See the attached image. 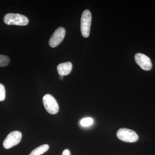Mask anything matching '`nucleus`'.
Returning a JSON list of instances; mask_svg holds the SVG:
<instances>
[{
    "instance_id": "nucleus-1",
    "label": "nucleus",
    "mask_w": 155,
    "mask_h": 155,
    "mask_svg": "<svg viewBox=\"0 0 155 155\" xmlns=\"http://www.w3.org/2000/svg\"><path fill=\"white\" fill-rule=\"evenodd\" d=\"M4 21L7 25L21 26L27 25L29 22L28 18L24 15L13 13L6 14L4 17Z\"/></svg>"
},
{
    "instance_id": "nucleus-2",
    "label": "nucleus",
    "mask_w": 155,
    "mask_h": 155,
    "mask_svg": "<svg viewBox=\"0 0 155 155\" xmlns=\"http://www.w3.org/2000/svg\"><path fill=\"white\" fill-rule=\"evenodd\" d=\"M91 19L90 11L88 10L84 11L81 19V31L84 37L87 38L89 36Z\"/></svg>"
},
{
    "instance_id": "nucleus-3",
    "label": "nucleus",
    "mask_w": 155,
    "mask_h": 155,
    "mask_svg": "<svg viewBox=\"0 0 155 155\" xmlns=\"http://www.w3.org/2000/svg\"><path fill=\"white\" fill-rule=\"evenodd\" d=\"M43 103L46 110L50 114H58L59 107L56 99L50 94L45 95L43 98Z\"/></svg>"
},
{
    "instance_id": "nucleus-4",
    "label": "nucleus",
    "mask_w": 155,
    "mask_h": 155,
    "mask_svg": "<svg viewBox=\"0 0 155 155\" xmlns=\"http://www.w3.org/2000/svg\"><path fill=\"white\" fill-rule=\"evenodd\" d=\"M118 138L126 142L133 143L137 141L138 136L135 131L127 128H120L117 132Z\"/></svg>"
},
{
    "instance_id": "nucleus-5",
    "label": "nucleus",
    "mask_w": 155,
    "mask_h": 155,
    "mask_svg": "<svg viewBox=\"0 0 155 155\" xmlns=\"http://www.w3.org/2000/svg\"><path fill=\"white\" fill-rule=\"evenodd\" d=\"M22 134L21 132L14 130L9 133L3 142V146L6 149H9L17 145L21 141Z\"/></svg>"
},
{
    "instance_id": "nucleus-6",
    "label": "nucleus",
    "mask_w": 155,
    "mask_h": 155,
    "mask_svg": "<svg viewBox=\"0 0 155 155\" xmlns=\"http://www.w3.org/2000/svg\"><path fill=\"white\" fill-rule=\"evenodd\" d=\"M66 30L64 27H61L55 31L49 41L50 46L55 48L60 44L65 38Z\"/></svg>"
},
{
    "instance_id": "nucleus-7",
    "label": "nucleus",
    "mask_w": 155,
    "mask_h": 155,
    "mask_svg": "<svg viewBox=\"0 0 155 155\" xmlns=\"http://www.w3.org/2000/svg\"><path fill=\"white\" fill-rule=\"evenodd\" d=\"M134 58L137 64L142 69L149 71L152 69V64L150 59L146 55L141 53H137L136 54Z\"/></svg>"
},
{
    "instance_id": "nucleus-8",
    "label": "nucleus",
    "mask_w": 155,
    "mask_h": 155,
    "mask_svg": "<svg viewBox=\"0 0 155 155\" xmlns=\"http://www.w3.org/2000/svg\"><path fill=\"white\" fill-rule=\"evenodd\" d=\"M72 64L70 62L61 63L57 67L59 75L64 76L69 75L72 71Z\"/></svg>"
},
{
    "instance_id": "nucleus-9",
    "label": "nucleus",
    "mask_w": 155,
    "mask_h": 155,
    "mask_svg": "<svg viewBox=\"0 0 155 155\" xmlns=\"http://www.w3.org/2000/svg\"><path fill=\"white\" fill-rule=\"evenodd\" d=\"M49 148V146L47 144L42 145L33 150L28 155H41L47 151Z\"/></svg>"
},
{
    "instance_id": "nucleus-10",
    "label": "nucleus",
    "mask_w": 155,
    "mask_h": 155,
    "mask_svg": "<svg viewBox=\"0 0 155 155\" xmlns=\"http://www.w3.org/2000/svg\"><path fill=\"white\" fill-rule=\"evenodd\" d=\"M10 59L8 56L0 54V67H4L8 65Z\"/></svg>"
},
{
    "instance_id": "nucleus-11",
    "label": "nucleus",
    "mask_w": 155,
    "mask_h": 155,
    "mask_svg": "<svg viewBox=\"0 0 155 155\" xmlns=\"http://www.w3.org/2000/svg\"><path fill=\"white\" fill-rule=\"evenodd\" d=\"M93 123V119L91 118H86L82 119L81 121V125L84 127L90 126Z\"/></svg>"
},
{
    "instance_id": "nucleus-12",
    "label": "nucleus",
    "mask_w": 155,
    "mask_h": 155,
    "mask_svg": "<svg viewBox=\"0 0 155 155\" xmlns=\"http://www.w3.org/2000/svg\"><path fill=\"white\" fill-rule=\"evenodd\" d=\"M6 92L5 86L0 83V101H3L5 98Z\"/></svg>"
},
{
    "instance_id": "nucleus-13",
    "label": "nucleus",
    "mask_w": 155,
    "mask_h": 155,
    "mask_svg": "<svg viewBox=\"0 0 155 155\" xmlns=\"http://www.w3.org/2000/svg\"><path fill=\"white\" fill-rule=\"evenodd\" d=\"M71 155V153H70V151L69 149H65L64 150V151H63V153H62V155Z\"/></svg>"
},
{
    "instance_id": "nucleus-14",
    "label": "nucleus",
    "mask_w": 155,
    "mask_h": 155,
    "mask_svg": "<svg viewBox=\"0 0 155 155\" xmlns=\"http://www.w3.org/2000/svg\"><path fill=\"white\" fill-rule=\"evenodd\" d=\"M63 78H64V76H61V75H60V79L62 80H63Z\"/></svg>"
}]
</instances>
